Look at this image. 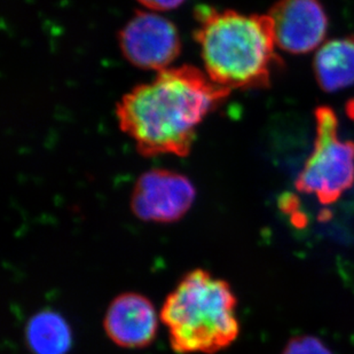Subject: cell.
<instances>
[{
    "instance_id": "obj_1",
    "label": "cell",
    "mask_w": 354,
    "mask_h": 354,
    "mask_svg": "<svg viewBox=\"0 0 354 354\" xmlns=\"http://www.w3.org/2000/svg\"><path fill=\"white\" fill-rule=\"evenodd\" d=\"M230 93L197 68H167L127 92L118 102L116 118L141 155L184 158L202 122Z\"/></svg>"
},
{
    "instance_id": "obj_2",
    "label": "cell",
    "mask_w": 354,
    "mask_h": 354,
    "mask_svg": "<svg viewBox=\"0 0 354 354\" xmlns=\"http://www.w3.org/2000/svg\"><path fill=\"white\" fill-rule=\"evenodd\" d=\"M196 20L195 39L207 77L228 91L270 86L282 61L268 14L201 7Z\"/></svg>"
},
{
    "instance_id": "obj_3",
    "label": "cell",
    "mask_w": 354,
    "mask_h": 354,
    "mask_svg": "<svg viewBox=\"0 0 354 354\" xmlns=\"http://www.w3.org/2000/svg\"><path fill=\"white\" fill-rule=\"evenodd\" d=\"M231 284L204 268L181 277L160 308L171 348L177 354H214L240 335Z\"/></svg>"
},
{
    "instance_id": "obj_4",
    "label": "cell",
    "mask_w": 354,
    "mask_h": 354,
    "mask_svg": "<svg viewBox=\"0 0 354 354\" xmlns=\"http://www.w3.org/2000/svg\"><path fill=\"white\" fill-rule=\"evenodd\" d=\"M315 147L296 179L301 193L315 195L322 204L335 203L354 184V142L338 137V120L331 108L315 113Z\"/></svg>"
},
{
    "instance_id": "obj_5",
    "label": "cell",
    "mask_w": 354,
    "mask_h": 354,
    "mask_svg": "<svg viewBox=\"0 0 354 354\" xmlns=\"http://www.w3.org/2000/svg\"><path fill=\"white\" fill-rule=\"evenodd\" d=\"M120 47L131 64L160 73L172 67L180 55V35L160 13L139 10L120 31Z\"/></svg>"
},
{
    "instance_id": "obj_6",
    "label": "cell",
    "mask_w": 354,
    "mask_h": 354,
    "mask_svg": "<svg viewBox=\"0 0 354 354\" xmlns=\"http://www.w3.org/2000/svg\"><path fill=\"white\" fill-rule=\"evenodd\" d=\"M195 197L194 184L185 174L153 169L138 178L131 194V210L142 221L174 224L191 210Z\"/></svg>"
},
{
    "instance_id": "obj_7",
    "label": "cell",
    "mask_w": 354,
    "mask_h": 354,
    "mask_svg": "<svg viewBox=\"0 0 354 354\" xmlns=\"http://www.w3.org/2000/svg\"><path fill=\"white\" fill-rule=\"evenodd\" d=\"M268 15L277 47L287 53H310L327 35L328 17L319 0H277Z\"/></svg>"
},
{
    "instance_id": "obj_8",
    "label": "cell",
    "mask_w": 354,
    "mask_h": 354,
    "mask_svg": "<svg viewBox=\"0 0 354 354\" xmlns=\"http://www.w3.org/2000/svg\"><path fill=\"white\" fill-rule=\"evenodd\" d=\"M160 320L149 298L139 292H123L111 301L102 324L115 345L137 350L154 343Z\"/></svg>"
},
{
    "instance_id": "obj_9",
    "label": "cell",
    "mask_w": 354,
    "mask_h": 354,
    "mask_svg": "<svg viewBox=\"0 0 354 354\" xmlns=\"http://www.w3.org/2000/svg\"><path fill=\"white\" fill-rule=\"evenodd\" d=\"M313 71L317 84L326 92L354 85V37L322 44L315 54Z\"/></svg>"
},
{
    "instance_id": "obj_10",
    "label": "cell",
    "mask_w": 354,
    "mask_h": 354,
    "mask_svg": "<svg viewBox=\"0 0 354 354\" xmlns=\"http://www.w3.org/2000/svg\"><path fill=\"white\" fill-rule=\"evenodd\" d=\"M26 341L34 354H67L73 346V331L60 313L45 310L30 317Z\"/></svg>"
},
{
    "instance_id": "obj_11",
    "label": "cell",
    "mask_w": 354,
    "mask_h": 354,
    "mask_svg": "<svg viewBox=\"0 0 354 354\" xmlns=\"http://www.w3.org/2000/svg\"><path fill=\"white\" fill-rule=\"evenodd\" d=\"M282 354H333L330 350L313 336L295 337L288 343Z\"/></svg>"
},
{
    "instance_id": "obj_12",
    "label": "cell",
    "mask_w": 354,
    "mask_h": 354,
    "mask_svg": "<svg viewBox=\"0 0 354 354\" xmlns=\"http://www.w3.org/2000/svg\"><path fill=\"white\" fill-rule=\"evenodd\" d=\"M138 1L148 10L156 12V13L176 10L185 3V0H138Z\"/></svg>"
}]
</instances>
